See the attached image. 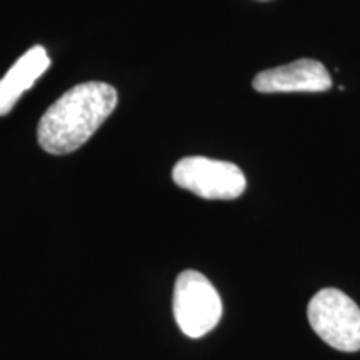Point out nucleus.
<instances>
[{"mask_svg": "<svg viewBox=\"0 0 360 360\" xmlns=\"http://www.w3.org/2000/svg\"><path fill=\"white\" fill-rule=\"evenodd\" d=\"M174 315L180 330L191 339H199L217 327L222 317V300L204 274L186 270L177 277Z\"/></svg>", "mask_w": 360, "mask_h": 360, "instance_id": "obj_3", "label": "nucleus"}, {"mask_svg": "<svg viewBox=\"0 0 360 360\" xmlns=\"http://www.w3.org/2000/svg\"><path fill=\"white\" fill-rule=\"evenodd\" d=\"M310 327L332 349L360 350V309L339 289H322L307 307Z\"/></svg>", "mask_w": 360, "mask_h": 360, "instance_id": "obj_2", "label": "nucleus"}, {"mask_svg": "<svg viewBox=\"0 0 360 360\" xmlns=\"http://www.w3.org/2000/svg\"><path fill=\"white\" fill-rule=\"evenodd\" d=\"M117 92L109 84L75 85L49 107L40 119V147L53 155L77 150L97 132L117 107Z\"/></svg>", "mask_w": 360, "mask_h": 360, "instance_id": "obj_1", "label": "nucleus"}, {"mask_svg": "<svg viewBox=\"0 0 360 360\" xmlns=\"http://www.w3.org/2000/svg\"><path fill=\"white\" fill-rule=\"evenodd\" d=\"M172 179L179 187L207 200H233L247 187L245 175L236 164L200 155L179 160Z\"/></svg>", "mask_w": 360, "mask_h": 360, "instance_id": "obj_4", "label": "nucleus"}, {"mask_svg": "<svg viewBox=\"0 0 360 360\" xmlns=\"http://www.w3.org/2000/svg\"><path fill=\"white\" fill-rule=\"evenodd\" d=\"M49 67H51V57L47 56L44 47L35 45L27 51L0 79V115H7L22 94L32 87Z\"/></svg>", "mask_w": 360, "mask_h": 360, "instance_id": "obj_6", "label": "nucleus"}, {"mask_svg": "<svg viewBox=\"0 0 360 360\" xmlns=\"http://www.w3.org/2000/svg\"><path fill=\"white\" fill-rule=\"evenodd\" d=\"M252 85L260 94H317L332 87V77L322 62L299 58L287 65L259 72Z\"/></svg>", "mask_w": 360, "mask_h": 360, "instance_id": "obj_5", "label": "nucleus"}]
</instances>
